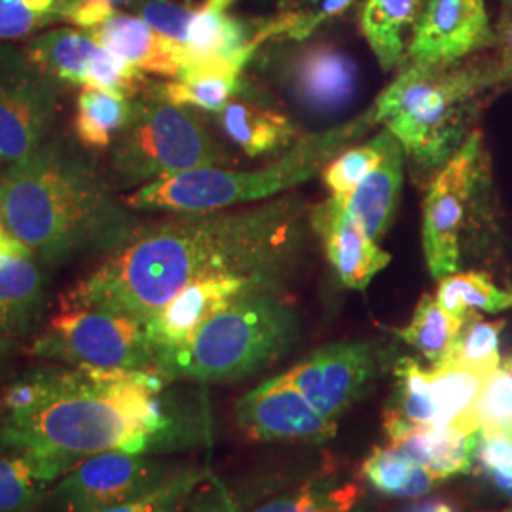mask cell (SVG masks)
I'll return each instance as SVG.
<instances>
[{"label": "cell", "instance_id": "52a82bcc", "mask_svg": "<svg viewBox=\"0 0 512 512\" xmlns=\"http://www.w3.org/2000/svg\"><path fill=\"white\" fill-rule=\"evenodd\" d=\"M226 152L202 120L152 86L131 99V114L110 148V179L133 188L198 167H222Z\"/></svg>", "mask_w": 512, "mask_h": 512}, {"label": "cell", "instance_id": "ab89813d", "mask_svg": "<svg viewBox=\"0 0 512 512\" xmlns=\"http://www.w3.org/2000/svg\"><path fill=\"white\" fill-rule=\"evenodd\" d=\"M137 16L147 21L162 37L184 48L194 10L175 0H141L137 4Z\"/></svg>", "mask_w": 512, "mask_h": 512}, {"label": "cell", "instance_id": "5bb4252c", "mask_svg": "<svg viewBox=\"0 0 512 512\" xmlns=\"http://www.w3.org/2000/svg\"><path fill=\"white\" fill-rule=\"evenodd\" d=\"M241 433L258 442H313L336 437V421L319 414L285 374L258 385L236 403Z\"/></svg>", "mask_w": 512, "mask_h": 512}, {"label": "cell", "instance_id": "e0dca14e", "mask_svg": "<svg viewBox=\"0 0 512 512\" xmlns=\"http://www.w3.org/2000/svg\"><path fill=\"white\" fill-rule=\"evenodd\" d=\"M274 285L272 279L241 274L209 275L186 285L145 325L154 353L160 355L181 346L209 317L228 308L243 294L272 291Z\"/></svg>", "mask_w": 512, "mask_h": 512}, {"label": "cell", "instance_id": "8992f818", "mask_svg": "<svg viewBox=\"0 0 512 512\" xmlns=\"http://www.w3.org/2000/svg\"><path fill=\"white\" fill-rule=\"evenodd\" d=\"M296 317L272 291L243 294L209 317L181 346L156 355L167 382H234L270 365L291 348Z\"/></svg>", "mask_w": 512, "mask_h": 512}, {"label": "cell", "instance_id": "4dcf8cb0", "mask_svg": "<svg viewBox=\"0 0 512 512\" xmlns=\"http://www.w3.org/2000/svg\"><path fill=\"white\" fill-rule=\"evenodd\" d=\"M363 475L374 490L389 497H421L437 484L421 465L393 444L372 450L363 463Z\"/></svg>", "mask_w": 512, "mask_h": 512}, {"label": "cell", "instance_id": "ffe728a7", "mask_svg": "<svg viewBox=\"0 0 512 512\" xmlns=\"http://www.w3.org/2000/svg\"><path fill=\"white\" fill-rule=\"evenodd\" d=\"M86 33L139 73L175 78L186 63L183 46L162 37L139 16L114 10Z\"/></svg>", "mask_w": 512, "mask_h": 512}, {"label": "cell", "instance_id": "ac0fdd59", "mask_svg": "<svg viewBox=\"0 0 512 512\" xmlns=\"http://www.w3.org/2000/svg\"><path fill=\"white\" fill-rule=\"evenodd\" d=\"M313 232L323 239L325 253L342 285L365 291L370 281L391 262V255L351 219L348 198L330 196L310 211Z\"/></svg>", "mask_w": 512, "mask_h": 512}, {"label": "cell", "instance_id": "74e56055", "mask_svg": "<svg viewBox=\"0 0 512 512\" xmlns=\"http://www.w3.org/2000/svg\"><path fill=\"white\" fill-rule=\"evenodd\" d=\"M359 497L353 484H311L249 512H353Z\"/></svg>", "mask_w": 512, "mask_h": 512}, {"label": "cell", "instance_id": "ee69618b", "mask_svg": "<svg viewBox=\"0 0 512 512\" xmlns=\"http://www.w3.org/2000/svg\"><path fill=\"white\" fill-rule=\"evenodd\" d=\"M486 475L503 494L512 495V461L486 471Z\"/></svg>", "mask_w": 512, "mask_h": 512}, {"label": "cell", "instance_id": "7a4b0ae2", "mask_svg": "<svg viewBox=\"0 0 512 512\" xmlns=\"http://www.w3.org/2000/svg\"><path fill=\"white\" fill-rule=\"evenodd\" d=\"M156 370L37 366L0 391V450L69 467L93 454H156L183 444L184 423Z\"/></svg>", "mask_w": 512, "mask_h": 512}, {"label": "cell", "instance_id": "d6a6232c", "mask_svg": "<svg viewBox=\"0 0 512 512\" xmlns=\"http://www.w3.org/2000/svg\"><path fill=\"white\" fill-rule=\"evenodd\" d=\"M205 478L207 471L200 467L175 469L143 494L99 512H184Z\"/></svg>", "mask_w": 512, "mask_h": 512}, {"label": "cell", "instance_id": "bcb514c9", "mask_svg": "<svg viewBox=\"0 0 512 512\" xmlns=\"http://www.w3.org/2000/svg\"><path fill=\"white\" fill-rule=\"evenodd\" d=\"M446 507L448 505L442 501H421L418 505H412L406 512H444Z\"/></svg>", "mask_w": 512, "mask_h": 512}, {"label": "cell", "instance_id": "8d00e7d4", "mask_svg": "<svg viewBox=\"0 0 512 512\" xmlns=\"http://www.w3.org/2000/svg\"><path fill=\"white\" fill-rule=\"evenodd\" d=\"M503 327V321H484L476 313L469 315L454 348L444 361H456L459 365L492 374L501 365L499 336Z\"/></svg>", "mask_w": 512, "mask_h": 512}, {"label": "cell", "instance_id": "f6af8a7d", "mask_svg": "<svg viewBox=\"0 0 512 512\" xmlns=\"http://www.w3.org/2000/svg\"><path fill=\"white\" fill-rule=\"evenodd\" d=\"M236 0H184V4L196 12H226Z\"/></svg>", "mask_w": 512, "mask_h": 512}, {"label": "cell", "instance_id": "4316f807", "mask_svg": "<svg viewBox=\"0 0 512 512\" xmlns=\"http://www.w3.org/2000/svg\"><path fill=\"white\" fill-rule=\"evenodd\" d=\"M217 116L222 133L251 158L291 148L300 139L298 131L283 114L262 109L249 101L232 99Z\"/></svg>", "mask_w": 512, "mask_h": 512}, {"label": "cell", "instance_id": "d4e9b609", "mask_svg": "<svg viewBox=\"0 0 512 512\" xmlns=\"http://www.w3.org/2000/svg\"><path fill=\"white\" fill-rule=\"evenodd\" d=\"M69 469L55 459L0 450V512L46 509L57 478Z\"/></svg>", "mask_w": 512, "mask_h": 512}, {"label": "cell", "instance_id": "836d02e7", "mask_svg": "<svg viewBox=\"0 0 512 512\" xmlns=\"http://www.w3.org/2000/svg\"><path fill=\"white\" fill-rule=\"evenodd\" d=\"M164 99L188 109L220 112L241 92V76H188L152 86Z\"/></svg>", "mask_w": 512, "mask_h": 512}, {"label": "cell", "instance_id": "ba28073f", "mask_svg": "<svg viewBox=\"0 0 512 512\" xmlns=\"http://www.w3.org/2000/svg\"><path fill=\"white\" fill-rule=\"evenodd\" d=\"M42 361L101 370H156L143 321L107 310H63L33 340Z\"/></svg>", "mask_w": 512, "mask_h": 512}, {"label": "cell", "instance_id": "b9f144b4", "mask_svg": "<svg viewBox=\"0 0 512 512\" xmlns=\"http://www.w3.org/2000/svg\"><path fill=\"white\" fill-rule=\"evenodd\" d=\"M114 12V4L110 0H74L69 23H74L78 29L88 31L99 25L103 19L109 18Z\"/></svg>", "mask_w": 512, "mask_h": 512}, {"label": "cell", "instance_id": "30bf717a", "mask_svg": "<svg viewBox=\"0 0 512 512\" xmlns=\"http://www.w3.org/2000/svg\"><path fill=\"white\" fill-rule=\"evenodd\" d=\"M59 92L23 50L0 46V164H18L52 137Z\"/></svg>", "mask_w": 512, "mask_h": 512}, {"label": "cell", "instance_id": "6da1fadb", "mask_svg": "<svg viewBox=\"0 0 512 512\" xmlns=\"http://www.w3.org/2000/svg\"><path fill=\"white\" fill-rule=\"evenodd\" d=\"M304 203L279 198L245 209L177 213L137 224L69 289L63 310H107L148 321L186 285L217 274L275 281L302 239Z\"/></svg>", "mask_w": 512, "mask_h": 512}, {"label": "cell", "instance_id": "cb8c5ba5", "mask_svg": "<svg viewBox=\"0 0 512 512\" xmlns=\"http://www.w3.org/2000/svg\"><path fill=\"white\" fill-rule=\"evenodd\" d=\"M490 372L442 361L431 366L429 385L437 406V427H452L475 435L480 431L478 403Z\"/></svg>", "mask_w": 512, "mask_h": 512}, {"label": "cell", "instance_id": "d590c367", "mask_svg": "<svg viewBox=\"0 0 512 512\" xmlns=\"http://www.w3.org/2000/svg\"><path fill=\"white\" fill-rule=\"evenodd\" d=\"M74 0H0V42L33 37L67 21Z\"/></svg>", "mask_w": 512, "mask_h": 512}, {"label": "cell", "instance_id": "f35d334b", "mask_svg": "<svg viewBox=\"0 0 512 512\" xmlns=\"http://www.w3.org/2000/svg\"><path fill=\"white\" fill-rule=\"evenodd\" d=\"M480 431L512 440V363L507 359L486 380L478 403Z\"/></svg>", "mask_w": 512, "mask_h": 512}, {"label": "cell", "instance_id": "44dd1931", "mask_svg": "<svg viewBox=\"0 0 512 512\" xmlns=\"http://www.w3.org/2000/svg\"><path fill=\"white\" fill-rule=\"evenodd\" d=\"M272 38L270 27L264 25L251 33L243 19L226 12H196L188 25L184 52L186 63H230L245 69L262 40ZM184 63V65H186Z\"/></svg>", "mask_w": 512, "mask_h": 512}, {"label": "cell", "instance_id": "8fae6325", "mask_svg": "<svg viewBox=\"0 0 512 512\" xmlns=\"http://www.w3.org/2000/svg\"><path fill=\"white\" fill-rule=\"evenodd\" d=\"M25 57L59 86H82L124 95L147 90L145 74L103 48L82 29L59 27L35 35L23 46Z\"/></svg>", "mask_w": 512, "mask_h": 512}, {"label": "cell", "instance_id": "60d3db41", "mask_svg": "<svg viewBox=\"0 0 512 512\" xmlns=\"http://www.w3.org/2000/svg\"><path fill=\"white\" fill-rule=\"evenodd\" d=\"M494 35L499 71L503 80L512 84V0H501V14Z\"/></svg>", "mask_w": 512, "mask_h": 512}, {"label": "cell", "instance_id": "9a60e30c", "mask_svg": "<svg viewBox=\"0 0 512 512\" xmlns=\"http://www.w3.org/2000/svg\"><path fill=\"white\" fill-rule=\"evenodd\" d=\"M495 42L486 0H427L408 63L448 65Z\"/></svg>", "mask_w": 512, "mask_h": 512}, {"label": "cell", "instance_id": "f546056e", "mask_svg": "<svg viewBox=\"0 0 512 512\" xmlns=\"http://www.w3.org/2000/svg\"><path fill=\"white\" fill-rule=\"evenodd\" d=\"M465 321L444 310L435 296L423 294L410 323L395 334L435 366L450 355Z\"/></svg>", "mask_w": 512, "mask_h": 512}, {"label": "cell", "instance_id": "7402d4cb", "mask_svg": "<svg viewBox=\"0 0 512 512\" xmlns=\"http://www.w3.org/2000/svg\"><path fill=\"white\" fill-rule=\"evenodd\" d=\"M427 0H365L359 27L385 73L401 67L418 31Z\"/></svg>", "mask_w": 512, "mask_h": 512}, {"label": "cell", "instance_id": "816d5d0a", "mask_svg": "<svg viewBox=\"0 0 512 512\" xmlns=\"http://www.w3.org/2000/svg\"><path fill=\"white\" fill-rule=\"evenodd\" d=\"M509 361H511V363H512V357H511V359H509Z\"/></svg>", "mask_w": 512, "mask_h": 512}, {"label": "cell", "instance_id": "f1b7e54d", "mask_svg": "<svg viewBox=\"0 0 512 512\" xmlns=\"http://www.w3.org/2000/svg\"><path fill=\"white\" fill-rule=\"evenodd\" d=\"M131 114V99L95 88H82L76 99L74 133L86 148L112 147Z\"/></svg>", "mask_w": 512, "mask_h": 512}, {"label": "cell", "instance_id": "f907efd6", "mask_svg": "<svg viewBox=\"0 0 512 512\" xmlns=\"http://www.w3.org/2000/svg\"><path fill=\"white\" fill-rule=\"evenodd\" d=\"M444 512H454V509H452V507H450V505H448V507H446V511Z\"/></svg>", "mask_w": 512, "mask_h": 512}, {"label": "cell", "instance_id": "1f68e13d", "mask_svg": "<svg viewBox=\"0 0 512 512\" xmlns=\"http://www.w3.org/2000/svg\"><path fill=\"white\" fill-rule=\"evenodd\" d=\"M435 298L444 310L459 319H467L478 311L499 313L512 308V291L497 287L484 272H456L442 277Z\"/></svg>", "mask_w": 512, "mask_h": 512}, {"label": "cell", "instance_id": "603a6c76", "mask_svg": "<svg viewBox=\"0 0 512 512\" xmlns=\"http://www.w3.org/2000/svg\"><path fill=\"white\" fill-rule=\"evenodd\" d=\"M403 145L391 135L384 160L366 175L348 198V213L372 239L385 236L393 224L404 183Z\"/></svg>", "mask_w": 512, "mask_h": 512}, {"label": "cell", "instance_id": "9c48e42d", "mask_svg": "<svg viewBox=\"0 0 512 512\" xmlns=\"http://www.w3.org/2000/svg\"><path fill=\"white\" fill-rule=\"evenodd\" d=\"M482 148V133L471 131L427 186L421 243L427 268L435 279L458 272L467 211L484 173Z\"/></svg>", "mask_w": 512, "mask_h": 512}, {"label": "cell", "instance_id": "d6986e66", "mask_svg": "<svg viewBox=\"0 0 512 512\" xmlns=\"http://www.w3.org/2000/svg\"><path fill=\"white\" fill-rule=\"evenodd\" d=\"M48 306L44 264L21 241L0 251V336L21 340L37 329Z\"/></svg>", "mask_w": 512, "mask_h": 512}, {"label": "cell", "instance_id": "681fc988", "mask_svg": "<svg viewBox=\"0 0 512 512\" xmlns=\"http://www.w3.org/2000/svg\"><path fill=\"white\" fill-rule=\"evenodd\" d=\"M112 4H120V2H129V0H110Z\"/></svg>", "mask_w": 512, "mask_h": 512}, {"label": "cell", "instance_id": "83f0119b", "mask_svg": "<svg viewBox=\"0 0 512 512\" xmlns=\"http://www.w3.org/2000/svg\"><path fill=\"white\" fill-rule=\"evenodd\" d=\"M476 437L478 433L469 435L452 427H423L391 444L439 482L473 469Z\"/></svg>", "mask_w": 512, "mask_h": 512}, {"label": "cell", "instance_id": "3957f363", "mask_svg": "<svg viewBox=\"0 0 512 512\" xmlns=\"http://www.w3.org/2000/svg\"><path fill=\"white\" fill-rule=\"evenodd\" d=\"M2 222L44 266L105 256L137 226L112 179L90 156L54 135L6 167Z\"/></svg>", "mask_w": 512, "mask_h": 512}, {"label": "cell", "instance_id": "7c38bea8", "mask_svg": "<svg viewBox=\"0 0 512 512\" xmlns=\"http://www.w3.org/2000/svg\"><path fill=\"white\" fill-rule=\"evenodd\" d=\"M171 471L148 454L110 450L76 461L59 476L46 511L99 512L143 494Z\"/></svg>", "mask_w": 512, "mask_h": 512}, {"label": "cell", "instance_id": "c3c4849f", "mask_svg": "<svg viewBox=\"0 0 512 512\" xmlns=\"http://www.w3.org/2000/svg\"><path fill=\"white\" fill-rule=\"evenodd\" d=\"M0 224H2V177H0Z\"/></svg>", "mask_w": 512, "mask_h": 512}, {"label": "cell", "instance_id": "7bdbcfd3", "mask_svg": "<svg viewBox=\"0 0 512 512\" xmlns=\"http://www.w3.org/2000/svg\"><path fill=\"white\" fill-rule=\"evenodd\" d=\"M186 512H236L234 505L222 490L202 495V499L194 501Z\"/></svg>", "mask_w": 512, "mask_h": 512}, {"label": "cell", "instance_id": "2e32d148", "mask_svg": "<svg viewBox=\"0 0 512 512\" xmlns=\"http://www.w3.org/2000/svg\"><path fill=\"white\" fill-rule=\"evenodd\" d=\"M285 84L302 109L330 118L351 107L361 88V76L353 57L340 46L311 42L289 57Z\"/></svg>", "mask_w": 512, "mask_h": 512}, {"label": "cell", "instance_id": "277c9868", "mask_svg": "<svg viewBox=\"0 0 512 512\" xmlns=\"http://www.w3.org/2000/svg\"><path fill=\"white\" fill-rule=\"evenodd\" d=\"M497 59L448 65L408 63L372 105L376 122L423 171L446 164L469 137L476 101L503 84Z\"/></svg>", "mask_w": 512, "mask_h": 512}, {"label": "cell", "instance_id": "5b68a950", "mask_svg": "<svg viewBox=\"0 0 512 512\" xmlns=\"http://www.w3.org/2000/svg\"><path fill=\"white\" fill-rule=\"evenodd\" d=\"M374 109L327 131L300 137L272 164L236 171L222 167H198L173 177L143 184L122 200L131 211L162 213H213L236 205L268 202L277 194L313 179L353 139L374 128Z\"/></svg>", "mask_w": 512, "mask_h": 512}, {"label": "cell", "instance_id": "f5cc1de1", "mask_svg": "<svg viewBox=\"0 0 512 512\" xmlns=\"http://www.w3.org/2000/svg\"><path fill=\"white\" fill-rule=\"evenodd\" d=\"M509 512H512V509H511V511H509Z\"/></svg>", "mask_w": 512, "mask_h": 512}, {"label": "cell", "instance_id": "e575fe53", "mask_svg": "<svg viewBox=\"0 0 512 512\" xmlns=\"http://www.w3.org/2000/svg\"><path fill=\"white\" fill-rule=\"evenodd\" d=\"M389 139L391 131L384 128L363 145L342 150L323 169V183L329 188L330 194L338 198H349L366 175H370L384 160Z\"/></svg>", "mask_w": 512, "mask_h": 512}, {"label": "cell", "instance_id": "7dc6e473", "mask_svg": "<svg viewBox=\"0 0 512 512\" xmlns=\"http://www.w3.org/2000/svg\"><path fill=\"white\" fill-rule=\"evenodd\" d=\"M12 349H14V340H8V338L0 336V372H2V368L8 363Z\"/></svg>", "mask_w": 512, "mask_h": 512}, {"label": "cell", "instance_id": "484cf974", "mask_svg": "<svg viewBox=\"0 0 512 512\" xmlns=\"http://www.w3.org/2000/svg\"><path fill=\"white\" fill-rule=\"evenodd\" d=\"M393 391L385 404L384 429L391 442L404 435L437 427V406L433 401L429 370L410 357H403L393 368Z\"/></svg>", "mask_w": 512, "mask_h": 512}, {"label": "cell", "instance_id": "4fadbf2b", "mask_svg": "<svg viewBox=\"0 0 512 512\" xmlns=\"http://www.w3.org/2000/svg\"><path fill=\"white\" fill-rule=\"evenodd\" d=\"M378 368V353L366 340L317 349L285 378L325 418L336 421L366 391Z\"/></svg>", "mask_w": 512, "mask_h": 512}]
</instances>
